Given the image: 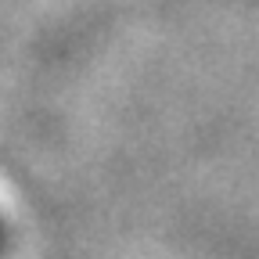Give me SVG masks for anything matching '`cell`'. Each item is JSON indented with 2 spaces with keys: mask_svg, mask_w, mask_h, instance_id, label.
Segmentation results:
<instances>
[{
  "mask_svg": "<svg viewBox=\"0 0 259 259\" xmlns=\"http://www.w3.org/2000/svg\"><path fill=\"white\" fill-rule=\"evenodd\" d=\"M8 248V223H4V212H0V252Z\"/></svg>",
  "mask_w": 259,
  "mask_h": 259,
  "instance_id": "obj_1",
  "label": "cell"
}]
</instances>
